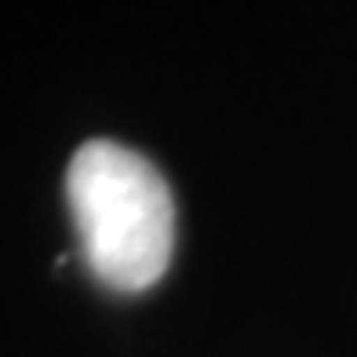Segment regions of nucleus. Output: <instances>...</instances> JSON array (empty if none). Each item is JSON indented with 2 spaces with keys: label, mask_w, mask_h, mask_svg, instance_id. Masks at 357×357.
<instances>
[{
  "label": "nucleus",
  "mask_w": 357,
  "mask_h": 357,
  "mask_svg": "<svg viewBox=\"0 0 357 357\" xmlns=\"http://www.w3.org/2000/svg\"><path fill=\"white\" fill-rule=\"evenodd\" d=\"M66 201L91 278L139 296L172 266L175 197L168 178L139 150L91 139L66 168Z\"/></svg>",
  "instance_id": "1"
}]
</instances>
